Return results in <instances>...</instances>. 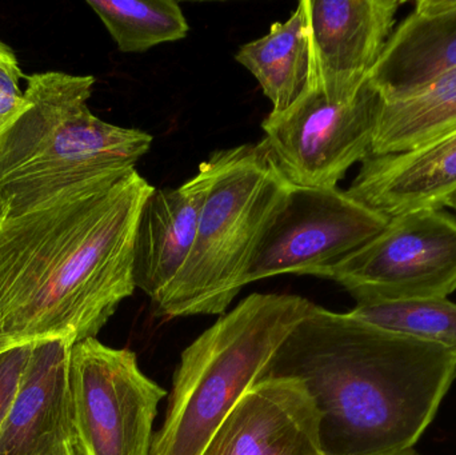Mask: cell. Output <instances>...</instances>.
Wrapping results in <instances>:
<instances>
[{
	"mask_svg": "<svg viewBox=\"0 0 456 455\" xmlns=\"http://www.w3.org/2000/svg\"><path fill=\"white\" fill-rule=\"evenodd\" d=\"M155 187L134 168L0 218V341L95 338L133 296L139 216Z\"/></svg>",
	"mask_w": 456,
	"mask_h": 455,
	"instance_id": "cell-1",
	"label": "cell"
},
{
	"mask_svg": "<svg viewBox=\"0 0 456 455\" xmlns=\"http://www.w3.org/2000/svg\"><path fill=\"white\" fill-rule=\"evenodd\" d=\"M265 377L305 384L324 455H395L433 424L455 382L456 355L315 305Z\"/></svg>",
	"mask_w": 456,
	"mask_h": 455,
	"instance_id": "cell-2",
	"label": "cell"
},
{
	"mask_svg": "<svg viewBox=\"0 0 456 455\" xmlns=\"http://www.w3.org/2000/svg\"><path fill=\"white\" fill-rule=\"evenodd\" d=\"M26 82V110L0 134V218L101 174L134 168L151 149L149 133L91 112V75L39 72Z\"/></svg>",
	"mask_w": 456,
	"mask_h": 455,
	"instance_id": "cell-3",
	"label": "cell"
},
{
	"mask_svg": "<svg viewBox=\"0 0 456 455\" xmlns=\"http://www.w3.org/2000/svg\"><path fill=\"white\" fill-rule=\"evenodd\" d=\"M315 304L291 294L254 293L221 315L182 353L151 455H203L241 395Z\"/></svg>",
	"mask_w": 456,
	"mask_h": 455,
	"instance_id": "cell-4",
	"label": "cell"
},
{
	"mask_svg": "<svg viewBox=\"0 0 456 455\" xmlns=\"http://www.w3.org/2000/svg\"><path fill=\"white\" fill-rule=\"evenodd\" d=\"M205 163L210 184L197 238L170 290L152 307L157 317L226 314L292 189L263 139L218 150Z\"/></svg>",
	"mask_w": 456,
	"mask_h": 455,
	"instance_id": "cell-5",
	"label": "cell"
},
{
	"mask_svg": "<svg viewBox=\"0 0 456 455\" xmlns=\"http://www.w3.org/2000/svg\"><path fill=\"white\" fill-rule=\"evenodd\" d=\"M324 278L356 305L449 298L456 291V218L444 208L393 216Z\"/></svg>",
	"mask_w": 456,
	"mask_h": 455,
	"instance_id": "cell-6",
	"label": "cell"
},
{
	"mask_svg": "<svg viewBox=\"0 0 456 455\" xmlns=\"http://www.w3.org/2000/svg\"><path fill=\"white\" fill-rule=\"evenodd\" d=\"M69 390L79 455H151L154 421L167 395L128 349L96 338L69 353Z\"/></svg>",
	"mask_w": 456,
	"mask_h": 455,
	"instance_id": "cell-7",
	"label": "cell"
},
{
	"mask_svg": "<svg viewBox=\"0 0 456 455\" xmlns=\"http://www.w3.org/2000/svg\"><path fill=\"white\" fill-rule=\"evenodd\" d=\"M379 95L369 82L350 101L329 98L313 80L283 112L267 115L263 141L295 187H337L347 171L371 155Z\"/></svg>",
	"mask_w": 456,
	"mask_h": 455,
	"instance_id": "cell-8",
	"label": "cell"
},
{
	"mask_svg": "<svg viewBox=\"0 0 456 455\" xmlns=\"http://www.w3.org/2000/svg\"><path fill=\"white\" fill-rule=\"evenodd\" d=\"M388 221L338 186H292L257 246L246 285L283 274L324 278Z\"/></svg>",
	"mask_w": 456,
	"mask_h": 455,
	"instance_id": "cell-9",
	"label": "cell"
},
{
	"mask_svg": "<svg viewBox=\"0 0 456 455\" xmlns=\"http://www.w3.org/2000/svg\"><path fill=\"white\" fill-rule=\"evenodd\" d=\"M396 0H305L314 56V80L329 98L350 101L390 39Z\"/></svg>",
	"mask_w": 456,
	"mask_h": 455,
	"instance_id": "cell-10",
	"label": "cell"
},
{
	"mask_svg": "<svg viewBox=\"0 0 456 455\" xmlns=\"http://www.w3.org/2000/svg\"><path fill=\"white\" fill-rule=\"evenodd\" d=\"M203 455H324L321 413L299 379L260 378L233 406Z\"/></svg>",
	"mask_w": 456,
	"mask_h": 455,
	"instance_id": "cell-11",
	"label": "cell"
},
{
	"mask_svg": "<svg viewBox=\"0 0 456 455\" xmlns=\"http://www.w3.org/2000/svg\"><path fill=\"white\" fill-rule=\"evenodd\" d=\"M64 339L32 344L12 406L0 427V455L77 453Z\"/></svg>",
	"mask_w": 456,
	"mask_h": 455,
	"instance_id": "cell-12",
	"label": "cell"
},
{
	"mask_svg": "<svg viewBox=\"0 0 456 455\" xmlns=\"http://www.w3.org/2000/svg\"><path fill=\"white\" fill-rule=\"evenodd\" d=\"M347 192L387 218L444 208L456 192V128L409 151L370 155Z\"/></svg>",
	"mask_w": 456,
	"mask_h": 455,
	"instance_id": "cell-13",
	"label": "cell"
},
{
	"mask_svg": "<svg viewBox=\"0 0 456 455\" xmlns=\"http://www.w3.org/2000/svg\"><path fill=\"white\" fill-rule=\"evenodd\" d=\"M208 184L203 162L182 186L155 189L144 202L136 229L135 280L152 307L165 298L191 254Z\"/></svg>",
	"mask_w": 456,
	"mask_h": 455,
	"instance_id": "cell-14",
	"label": "cell"
},
{
	"mask_svg": "<svg viewBox=\"0 0 456 455\" xmlns=\"http://www.w3.org/2000/svg\"><path fill=\"white\" fill-rule=\"evenodd\" d=\"M452 69H456V0H419L394 28L369 83L380 101H396Z\"/></svg>",
	"mask_w": 456,
	"mask_h": 455,
	"instance_id": "cell-15",
	"label": "cell"
},
{
	"mask_svg": "<svg viewBox=\"0 0 456 455\" xmlns=\"http://www.w3.org/2000/svg\"><path fill=\"white\" fill-rule=\"evenodd\" d=\"M235 61L251 72L273 112L286 111L313 85L314 56L305 0L284 21H275L259 39L244 43Z\"/></svg>",
	"mask_w": 456,
	"mask_h": 455,
	"instance_id": "cell-16",
	"label": "cell"
},
{
	"mask_svg": "<svg viewBox=\"0 0 456 455\" xmlns=\"http://www.w3.org/2000/svg\"><path fill=\"white\" fill-rule=\"evenodd\" d=\"M456 128V69L412 95L380 101L375 118L371 155L417 149Z\"/></svg>",
	"mask_w": 456,
	"mask_h": 455,
	"instance_id": "cell-17",
	"label": "cell"
},
{
	"mask_svg": "<svg viewBox=\"0 0 456 455\" xmlns=\"http://www.w3.org/2000/svg\"><path fill=\"white\" fill-rule=\"evenodd\" d=\"M87 4L125 53H144L189 35V21L175 0H88Z\"/></svg>",
	"mask_w": 456,
	"mask_h": 455,
	"instance_id": "cell-18",
	"label": "cell"
},
{
	"mask_svg": "<svg viewBox=\"0 0 456 455\" xmlns=\"http://www.w3.org/2000/svg\"><path fill=\"white\" fill-rule=\"evenodd\" d=\"M348 313L383 330L438 345L456 355V304L447 298L362 304Z\"/></svg>",
	"mask_w": 456,
	"mask_h": 455,
	"instance_id": "cell-19",
	"label": "cell"
},
{
	"mask_svg": "<svg viewBox=\"0 0 456 455\" xmlns=\"http://www.w3.org/2000/svg\"><path fill=\"white\" fill-rule=\"evenodd\" d=\"M21 77L23 72L15 53L0 40V134L26 110V96L20 88Z\"/></svg>",
	"mask_w": 456,
	"mask_h": 455,
	"instance_id": "cell-20",
	"label": "cell"
},
{
	"mask_svg": "<svg viewBox=\"0 0 456 455\" xmlns=\"http://www.w3.org/2000/svg\"><path fill=\"white\" fill-rule=\"evenodd\" d=\"M31 347L32 344L12 346L0 353V427L15 400L21 377L28 363Z\"/></svg>",
	"mask_w": 456,
	"mask_h": 455,
	"instance_id": "cell-21",
	"label": "cell"
},
{
	"mask_svg": "<svg viewBox=\"0 0 456 455\" xmlns=\"http://www.w3.org/2000/svg\"><path fill=\"white\" fill-rule=\"evenodd\" d=\"M444 207H450L452 208V210L456 213V192L452 195V197L447 199L446 205H444Z\"/></svg>",
	"mask_w": 456,
	"mask_h": 455,
	"instance_id": "cell-22",
	"label": "cell"
},
{
	"mask_svg": "<svg viewBox=\"0 0 456 455\" xmlns=\"http://www.w3.org/2000/svg\"><path fill=\"white\" fill-rule=\"evenodd\" d=\"M395 455H420V454H418L417 451H414V449H410V451H402V453L395 454Z\"/></svg>",
	"mask_w": 456,
	"mask_h": 455,
	"instance_id": "cell-23",
	"label": "cell"
},
{
	"mask_svg": "<svg viewBox=\"0 0 456 455\" xmlns=\"http://www.w3.org/2000/svg\"><path fill=\"white\" fill-rule=\"evenodd\" d=\"M8 349V347H5V345L3 344L2 341H0V353L3 352V350Z\"/></svg>",
	"mask_w": 456,
	"mask_h": 455,
	"instance_id": "cell-24",
	"label": "cell"
},
{
	"mask_svg": "<svg viewBox=\"0 0 456 455\" xmlns=\"http://www.w3.org/2000/svg\"><path fill=\"white\" fill-rule=\"evenodd\" d=\"M72 455H79V454H77V453H74V454H72Z\"/></svg>",
	"mask_w": 456,
	"mask_h": 455,
	"instance_id": "cell-25",
	"label": "cell"
}]
</instances>
